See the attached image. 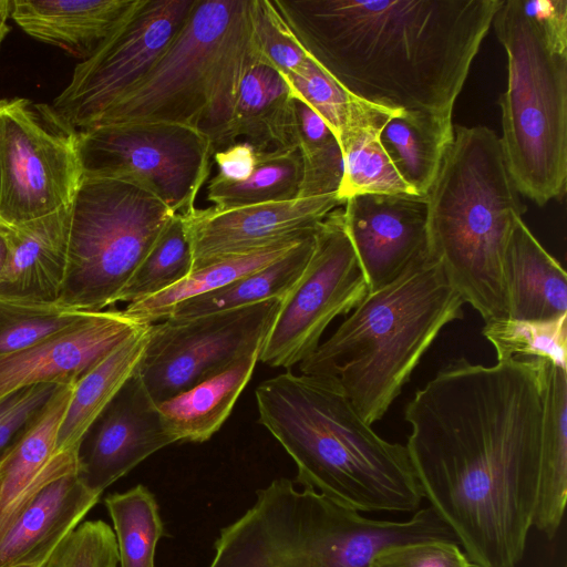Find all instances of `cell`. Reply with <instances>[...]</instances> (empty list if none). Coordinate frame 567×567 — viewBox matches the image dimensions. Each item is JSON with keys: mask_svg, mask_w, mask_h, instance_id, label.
I'll list each match as a JSON object with an SVG mask.
<instances>
[{"mask_svg": "<svg viewBox=\"0 0 567 567\" xmlns=\"http://www.w3.org/2000/svg\"><path fill=\"white\" fill-rule=\"evenodd\" d=\"M544 358L442 367L405 408L423 498L472 567H515L533 526L545 413Z\"/></svg>", "mask_w": 567, "mask_h": 567, "instance_id": "cell-1", "label": "cell"}, {"mask_svg": "<svg viewBox=\"0 0 567 567\" xmlns=\"http://www.w3.org/2000/svg\"><path fill=\"white\" fill-rule=\"evenodd\" d=\"M307 55L354 97L452 120L502 0H269Z\"/></svg>", "mask_w": 567, "mask_h": 567, "instance_id": "cell-2", "label": "cell"}, {"mask_svg": "<svg viewBox=\"0 0 567 567\" xmlns=\"http://www.w3.org/2000/svg\"><path fill=\"white\" fill-rule=\"evenodd\" d=\"M258 421L297 466L295 483L357 512L414 513L405 445L379 436L330 378L286 371L256 389Z\"/></svg>", "mask_w": 567, "mask_h": 567, "instance_id": "cell-3", "label": "cell"}, {"mask_svg": "<svg viewBox=\"0 0 567 567\" xmlns=\"http://www.w3.org/2000/svg\"><path fill=\"white\" fill-rule=\"evenodd\" d=\"M464 300L429 251L369 291L337 330L299 363L336 381L365 423L381 420Z\"/></svg>", "mask_w": 567, "mask_h": 567, "instance_id": "cell-4", "label": "cell"}, {"mask_svg": "<svg viewBox=\"0 0 567 567\" xmlns=\"http://www.w3.org/2000/svg\"><path fill=\"white\" fill-rule=\"evenodd\" d=\"M426 200L430 256L485 323L508 318L503 257L526 207L499 136L486 126L455 125Z\"/></svg>", "mask_w": 567, "mask_h": 567, "instance_id": "cell-5", "label": "cell"}, {"mask_svg": "<svg viewBox=\"0 0 567 567\" xmlns=\"http://www.w3.org/2000/svg\"><path fill=\"white\" fill-rule=\"evenodd\" d=\"M492 25L507 54L504 161L518 193L544 206L566 193L567 0H502Z\"/></svg>", "mask_w": 567, "mask_h": 567, "instance_id": "cell-6", "label": "cell"}, {"mask_svg": "<svg viewBox=\"0 0 567 567\" xmlns=\"http://www.w3.org/2000/svg\"><path fill=\"white\" fill-rule=\"evenodd\" d=\"M254 9L255 0H196L154 66L96 125L177 124L207 137L215 151L230 145L241 81L260 63Z\"/></svg>", "mask_w": 567, "mask_h": 567, "instance_id": "cell-7", "label": "cell"}, {"mask_svg": "<svg viewBox=\"0 0 567 567\" xmlns=\"http://www.w3.org/2000/svg\"><path fill=\"white\" fill-rule=\"evenodd\" d=\"M280 477L224 527L208 567H370L402 542L396 522L367 518Z\"/></svg>", "mask_w": 567, "mask_h": 567, "instance_id": "cell-8", "label": "cell"}, {"mask_svg": "<svg viewBox=\"0 0 567 567\" xmlns=\"http://www.w3.org/2000/svg\"><path fill=\"white\" fill-rule=\"evenodd\" d=\"M174 215L131 183L82 176L69 208L66 274L56 302L75 311L116 303Z\"/></svg>", "mask_w": 567, "mask_h": 567, "instance_id": "cell-9", "label": "cell"}, {"mask_svg": "<svg viewBox=\"0 0 567 567\" xmlns=\"http://www.w3.org/2000/svg\"><path fill=\"white\" fill-rule=\"evenodd\" d=\"M76 151L82 176L131 183L183 214L208 181L215 148L186 126L115 123L78 131Z\"/></svg>", "mask_w": 567, "mask_h": 567, "instance_id": "cell-10", "label": "cell"}, {"mask_svg": "<svg viewBox=\"0 0 567 567\" xmlns=\"http://www.w3.org/2000/svg\"><path fill=\"white\" fill-rule=\"evenodd\" d=\"M78 131L47 104L0 100V223L21 225L70 207L82 179Z\"/></svg>", "mask_w": 567, "mask_h": 567, "instance_id": "cell-11", "label": "cell"}, {"mask_svg": "<svg viewBox=\"0 0 567 567\" xmlns=\"http://www.w3.org/2000/svg\"><path fill=\"white\" fill-rule=\"evenodd\" d=\"M196 0H135L111 34L78 63L51 107L76 131L100 118L154 66Z\"/></svg>", "mask_w": 567, "mask_h": 567, "instance_id": "cell-12", "label": "cell"}, {"mask_svg": "<svg viewBox=\"0 0 567 567\" xmlns=\"http://www.w3.org/2000/svg\"><path fill=\"white\" fill-rule=\"evenodd\" d=\"M282 299L148 326L137 371L156 404L261 349Z\"/></svg>", "mask_w": 567, "mask_h": 567, "instance_id": "cell-13", "label": "cell"}, {"mask_svg": "<svg viewBox=\"0 0 567 567\" xmlns=\"http://www.w3.org/2000/svg\"><path fill=\"white\" fill-rule=\"evenodd\" d=\"M342 206L319 224L310 259L281 300L258 361L281 368L301 363L318 348L330 322L369 292L344 228Z\"/></svg>", "mask_w": 567, "mask_h": 567, "instance_id": "cell-14", "label": "cell"}, {"mask_svg": "<svg viewBox=\"0 0 567 567\" xmlns=\"http://www.w3.org/2000/svg\"><path fill=\"white\" fill-rule=\"evenodd\" d=\"M337 197L296 198L217 209L196 206L181 215L192 252V271L213 261L249 254L313 233Z\"/></svg>", "mask_w": 567, "mask_h": 567, "instance_id": "cell-15", "label": "cell"}, {"mask_svg": "<svg viewBox=\"0 0 567 567\" xmlns=\"http://www.w3.org/2000/svg\"><path fill=\"white\" fill-rule=\"evenodd\" d=\"M176 443L137 371L85 434L78 474L93 492L104 489L153 453Z\"/></svg>", "mask_w": 567, "mask_h": 567, "instance_id": "cell-16", "label": "cell"}, {"mask_svg": "<svg viewBox=\"0 0 567 567\" xmlns=\"http://www.w3.org/2000/svg\"><path fill=\"white\" fill-rule=\"evenodd\" d=\"M342 207L369 291L395 279L427 251L426 196L362 194L346 199Z\"/></svg>", "mask_w": 567, "mask_h": 567, "instance_id": "cell-17", "label": "cell"}, {"mask_svg": "<svg viewBox=\"0 0 567 567\" xmlns=\"http://www.w3.org/2000/svg\"><path fill=\"white\" fill-rule=\"evenodd\" d=\"M142 326L123 310L91 311L74 326L29 348L0 355V401L33 385L73 384Z\"/></svg>", "mask_w": 567, "mask_h": 567, "instance_id": "cell-18", "label": "cell"}, {"mask_svg": "<svg viewBox=\"0 0 567 567\" xmlns=\"http://www.w3.org/2000/svg\"><path fill=\"white\" fill-rule=\"evenodd\" d=\"M78 468L49 478L17 512L0 536V567L44 566L99 503L101 494L81 481Z\"/></svg>", "mask_w": 567, "mask_h": 567, "instance_id": "cell-19", "label": "cell"}, {"mask_svg": "<svg viewBox=\"0 0 567 567\" xmlns=\"http://www.w3.org/2000/svg\"><path fill=\"white\" fill-rule=\"evenodd\" d=\"M69 208L17 226L0 223L9 246L1 298L59 299L68 265Z\"/></svg>", "mask_w": 567, "mask_h": 567, "instance_id": "cell-20", "label": "cell"}, {"mask_svg": "<svg viewBox=\"0 0 567 567\" xmlns=\"http://www.w3.org/2000/svg\"><path fill=\"white\" fill-rule=\"evenodd\" d=\"M135 0H10V18L31 38L81 61L90 58Z\"/></svg>", "mask_w": 567, "mask_h": 567, "instance_id": "cell-21", "label": "cell"}, {"mask_svg": "<svg viewBox=\"0 0 567 567\" xmlns=\"http://www.w3.org/2000/svg\"><path fill=\"white\" fill-rule=\"evenodd\" d=\"M508 318L550 320L567 315V279L560 264L519 218L503 257Z\"/></svg>", "mask_w": 567, "mask_h": 567, "instance_id": "cell-22", "label": "cell"}, {"mask_svg": "<svg viewBox=\"0 0 567 567\" xmlns=\"http://www.w3.org/2000/svg\"><path fill=\"white\" fill-rule=\"evenodd\" d=\"M73 385H60L0 461V536L33 492L61 468L52 457Z\"/></svg>", "mask_w": 567, "mask_h": 567, "instance_id": "cell-23", "label": "cell"}, {"mask_svg": "<svg viewBox=\"0 0 567 567\" xmlns=\"http://www.w3.org/2000/svg\"><path fill=\"white\" fill-rule=\"evenodd\" d=\"M295 97L284 76L257 63L245 74L237 95L231 144L241 140L257 152L297 148Z\"/></svg>", "mask_w": 567, "mask_h": 567, "instance_id": "cell-24", "label": "cell"}, {"mask_svg": "<svg viewBox=\"0 0 567 567\" xmlns=\"http://www.w3.org/2000/svg\"><path fill=\"white\" fill-rule=\"evenodd\" d=\"M259 353L260 349L254 350L220 373L157 404L176 442L202 443L220 429L249 382Z\"/></svg>", "mask_w": 567, "mask_h": 567, "instance_id": "cell-25", "label": "cell"}, {"mask_svg": "<svg viewBox=\"0 0 567 567\" xmlns=\"http://www.w3.org/2000/svg\"><path fill=\"white\" fill-rule=\"evenodd\" d=\"M148 326H142L74 383L54 454L80 451L92 424L137 369L145 351Z\"/></svg>", "mask_w": 567, "mask_h": 567, "instance_id": "cell-26", "label": "cell"}, {"mask_svg": "<svg viewBox=\"0 0 567 567\" xmlns=\"http://www.w3.org/2000/svg\"><path fill=\"white\" fill-rule=\"evenodd\" d=\"M545 413L537 502L533 526L553 539L567 497V371L544 361Z\"/></svg>", "mask_w": 567, "mask_h": 567, "instance_id": "cell-27", "label": "cell"}, {"mask_svg": "<svg viewBox=\"0 0 567 567\" xmlns=\"http://www.w3.org/2000/svg\"><path fill=\"white\" fill-rule=\"evenodd\" d=\"M452 120L396 112L383 124L379 140L402 181L426 196L453 138Z\"/></svg>", "mask_w": 567, "mask_h": 567, "instance_id": "cell-28", "label": "cell"}, {"mask_svg": "<svg viewBox=\"0 0 567 567\" xmlns=\"http://www.w3.org/2000/svg\"><path fill=\"white\" fill-rule=\"evenodd\" d=\"M315 234L316 231L271 264L246 274L219 289L177 303L166 319H187L270 299H284L310 259Z\"/></svg>", "mask_w": 567, "mask_h": 567, "instance_id": "cell-29", "label": "cell"}, {"mask_svg": "<svg viewBox=\"0 0 567 567\" xmlns=\"http://www.w3.org/2000/svg\"><path fill=\"white\" fill-rule=\"evenodd\" d=\"M313 233L300 238L280 241L249 254L213 261L190 271L187 277L168 289L146 299L128 303L123 311L138 324L148 326L163 321L177 303L219 289L246 274L271 264Z\"/></svg>", "mask_w": 567, "mask_h": 567, "instance_id": "cell-30", "label": "cell"}, {"mask_svg": "<svg viewBox=\"0 0 567 567\" xmlns=\"http://www.w3.org/2000/svg\"><path fill=\"white\" fill-rule=\"evenodd\" d=\"M394 113L380 110L365 120L353 122L340 135L344 171L338 199L343 204L362 194L415 195L396 173L379 140L383 124Z\"/></svg>", "mask_w": 567, "mask_h": 567, "instance_id": "cell-31", "label": "cell"}, {"mask_svg": "<svg viewBox=\"0 0 567 567\" xmlns=\"http://www.w3.org/2000/svg\"><path fill=\"white\" fill-rule=\"evenodd\" d=\"M113 523L118 567H155L156 547L165 535L155 495L137 484L104 498Z\"/></svg>", "mask_w": 567, "mask_h": 567, "instance_id": "cell-32", "label": "cell"}, {"mask_svg": "<svg viewBox=\"0 0 567 567\" xmlns=\"http://www.w3.org/2000/svg\"><path fill=\"white\" fill-rule=\"evenodd\" d=\"M302 166L298 148L258 152L251 175L240 183L210 179L207 200L217 209L298 198Z\"/></svg>", "mask_w": 567, "mask_h": 567, "instance_id": "cell-33", "label": "cell"}, {"mask_svg": "<svg viewBox=\"0 0 567 567\" xmlns=\"http://www.w3.org/2000/svg\"><path fill=\"white\" fill-rule=\"evenodd\" d=\"M293 107L296 145L302 166L298 198H338L344 171L339 142L308 105L295 99Z\"/></svg>", "mask_w": 567, "mask_h": 567, "instance_id": "cell-34", "label": "cell"}, {"mask_svg": "<svg viewBox=\"0 0 567 567\" xmlns=\"http://www.w3.org/2000/svg\"><path fill=\"white\" fill-rule=\"evenodd\" d=\"M192 252L179 214L166 225L118 296L133 303L174 286L192 271Z\"/></svg>", "mask_w": 567, "mask_h": 567, "instance_id": "cell-35", "label": "cell"}, {"mask_svg": "<svg viewBox=\"0 0 567 567\" xmlns=\"http://www.w3.org/2000/svg\"><path fill=\"white\" fill-rule=\"evenodd\" d=\"M482 333L494 347L497 361L537 357L566 368L567 315L550 320H494L485 323Z\"/></svg>", "mask_w": 567, "mask_h": 567, "instance_id": "cell-36", "label": "cell"}, {"mask_svg": "<svg viewBox=\"0 0 567 567\" xmlns=\"http://www.w3.org/2000/svg\"><path fill=\"white\" fill-rule=\"evenodd\" d=\"M90 312L66 309L56 301L0 297V355L48 339L74 326Z\"/></svg>", "mask_w": 567, "mask_h": 567, "instance_id": "cell-37", "label": "cell"}, {"mask_svg": "<svg viewBox=\"0 0 567 567\" xmlns=\"http://www.w3.org/2000/svg\"><path fill=\"white\" fill-rule=\"evenodd\" d=\"M282 76L293 97L315 111L337 140L352 122L375 107L348 93L310 58L298 71Z\"/></svg>", "mask_w": 567, "mask_h": 567, "instance_id": "cell-38", "label": "cell"}, {"mask_svg": "<svg viewBox=\"0 0 567 567\" xmlns=\"http://www.w3.org/2000/svg\"><path fill=\"white\" fill-rule=\"evenodd\" d=\"M43 567H118L113 529L101 519L82 522Z\"/></svg>", "mask_w": 567, "mask_h": 567, "instance_id": "cell-39", "label": "cell"}, {"mask_svg": "<svg viewBox=\"0 0 567 567\" xmlns=\"http://www.w3.org/2000/svg\"><path fill=\"white\" fill-rule=\"evenodd\" d=\"M254 37L260 63L281 75L298 71L309 60L285 29L269 0H255Z\"/></svg>", "mask_w": 567, "mask_h": 567, "instance_id": "cell-40", "label": "cell"}, {"mask_svg": "<svg viewBox=\"0 0 567 567\" xmlns=\"http://www.w3.org/2000/svg\"><path fill=\"white\" fill-rule=\"evenodd\" d=\"M370 567H472L461 546L432 540L388 548L378 554Z\"/></svg>", "mask_w": 567, "mask_h": 567, "instance_id": "cell-41", "label": "cell"}, {"mask_svg": "<svg viewBox=\"0 0 567 567\" xmlns=\"http://www.w3.org/2000/svg\"><path fill=\"white\" fill-rule=\"evenodd\" d=\"M60 385L44 383L24 388L0 401V461Z\"/></svg>", "mask_w": 567, "mask_h": 567, "instance_id": "cell-42", "label": "cell"}, {"mask_svg": "<svg viewBox=\"0 0 567 567\" xmlns=\"http://www.w3.org/2000/svg\"><path fill=\"white\" fill-rule=\"evenodd\" d=\"M258 152L247 142H235L221 150L215 151L213 161L218 173L213 177L217 182L240 183L254 172Z\"/></svg>", "mask_w": 567, "mask_h": 567, "instance_id": "cell-43", "label": "cell"}, {"mask_svg": "<svg viewBox=\"0 0 567 567\" xmlns=\"http://www.w3.org/2000/svg\"><path fill=\"white\" fill-rule=\"evenodd\" d=\"M10 17V0H0V47L6 35L10 31L8 19Z\"/></svg>", "mask_w": 567, "mask_h": 567, "instance_id": "cell-44", "label": "cell"}, {"mask_svg": "<svg viewBox=\"0 0 567 567\" xmlns=\"http://www.w3.org/2000/svg\"><path fill=\"white\" fill-rule=\"evenodd\" d=\"M8 254H9V246H8L7 236H6V233L2 228V226L0 225V277L6 267Z\"/></svg>", "mask_w": 567, "mask_h": 567, "instance_id": "cell-45", "label": "cell"}, {"mask_svg": "<svg viewBox=\"0 0 567 567\" xmlns=\"http://www.w3.org/2000/svg\"><path fill=\"white\" fill-rule=\"evenodd\" d=\"M12 567H43V566H37V565H17Z\"/></svg>", "mask_w": 567, "mask_h": 567, "instance_id": "cell-46", "label": "cell"}]
</instances>
